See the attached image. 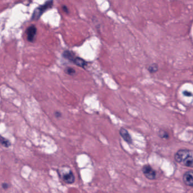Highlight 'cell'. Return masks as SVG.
<instances>
[{
	"instance_id": "cell-16",
	"label": "cell",
	"mask_w": 193,
	"mask_h": 193,
	"mask_svg": "<svg viewBox=\"0 0 193 193\" xmlns=\"http://www.w3.org/2000/svg\"><path fill=\"white\" fill-rule=\"evenodd\" d=\"M2 187L4 190L8 189L9 187V185L7 183H2Z\"/></svg>"
},
{
	"instance_id": "cell-7",
	"label": "cell",
	"mask_w": 193,
	"mask_h": 193,
	"mask_svg": "<svg viewBox=\"0 0 193 193\" xmlns=\"http://www.w3.org/2000/svg\"><path fill=\"white\" fill-rule=\"evenodd\" d=\"M119 134L123 138V139L127 142L128 144H132L133 139L129 133V131L125 128L121 127L119 130Z\"/></svg>"
},
{
	"instance_id": "cell-6",
	"label": "cell",
	"mask_w": 193,
	"mask_h": 193,
	"mask_svg": "<svg viewBox=\"0 0 193 193\" xmlns=\"http://www.w3.org/2000/svg\"><path fill=\"white\" fill-rule=\"evenodd\" d=\"M62 178L63 181L67 184H72L75 182V180L74 173L71 170L63 173Z\"/></svg>"
},
{
	"instance_id": "cell-4",
	"label": "cell",
	"mask_w": 193,
	"mask_h": 193,
	"mask_svg": "<svg viewBox=\"0 0 193 193\" xmlns=\"http://www.w3.org/2000/svg\"><path fill=\"white\" fill-rule=\"evenodd\" d=\"M37 34V28L35 25H31L27 28L26 34L27 38L29 42H34Z\"/></svg>"
},
{
	"instance_id": "cell-13",
	"label": "cell",
	"mask_w": 193,
	"mask_h": 193,
	"mask_svg": "<svg viewBox=\"0 0 193 193\" xmlns=\"http://www.w3.org/2000/svg\"><path fill=\"white\" fill-rule=\"evenodd\" d=\"M159 135L162 139H167L169 138L168 133L167 131H165V130H160V131L159 132Z\"/></svg>"
},
{
	"instance_id": "cell-14",
	"label": "cell",
	"mask_w": 193,
	"mask_h": 193,
	"mask_svg": "<svg viewBox=\"0 0 193 193\" xmlns=\"http://www.w3.org/2000/svg\"><path fill=\"white\" fill-rule=\"evenodd\" d=\"M65 71L66 74L70 75H73L76 73L75 70L72 67H67L66 69L65 70Z\"/></svg>"
},
{
	"instance_id": "cell-10",
	"label": "cell",
	"mask_w": 193,
	"mask_h": 193,
	"mask_svg": "<svg viewBox=\"0 0 193 193\" xmlns=\"http://www.w3.org/2000/svg\"><path fill=\"white\" fill-rule=\"evenodd\" d=\"M63 56L67 60H69L71 62V61L75 57V54L72 52H70L69 50H65L63 53Z\"/></svg>"
},
{
	"instance_id": "cell-1",
	"label": "cell",
	"mask_w": 193,
	"mask_h": 193,
	"mask_svg": "<svg viewBox=\"0 0 193 193\" xmlns=\"http://www.w3.org/2000/svg\"><path fill=\"white\" fill-rule=\"evenodd\" d=\"M53 2L52 1H46L42 5H40L39 7L35 9L32 16V19L38 20L46 10L52 6Z\"/></svg>"
},
{
	"instance_id": "cell-18",
	"label": "cell",
	"mask_w": 193,
	"mask_h": 193,
	"mask_svg": "<svg viewBox=\"0 0 193 193\" xmlns=\"http://www.w3.org/2000/svg\"><path fill=\"white\" fill-rule=\"evenodd\" d=\"M55 116H56L57 118H60V117H61V113L57 112L55 113Z\"/></svg>"
},
{
	"instance_id": "cell-2",
	"label": "cell",
	"mask_w": 193,
	"mask_h": 193,
	"mask_svg": "<svg viewBox=\"0 0 193 193\" xmlns=\"http://www.w3.org/2000/svg\"><path fill=\"white\" fill-rule=\"evenodd\" d=\"M193 155V151L188 149H181L175 155V160L178 163L182 164L189 156Z\"/></svg>"
},
{
	"instance_id": "cell-5",
	"label": "cell",
	"mask_w": 193,
	"mask_h": 193,
	"mask_svg": "<svg viewBox=\"0 0 193 193\" xmlns=\"http://www.w3.org/2000/svg\"><path fill=\"white\" fill-rule=\"evenodd\" d=\"M183 181L187 186H193V173L191 171H187L183 175Z\"/></svg>"
},
{
	"instance_id": "cell-3",
	"label": "cell",
	"mask_w": 193,
	"mask_h": 193,
	"mask_svg": "<svg viewBox=\"0 0 193 193\" xmlns=\"http://www.w3.org/2000/svg\"><path fill=\"white\" fill-rule=\"evenodd\" d=\"M142 171L143 172L144 176L147 179H150V180H154L156 179L157 173L151 165L149 164L144 165L142 168Z\"/></svg>"
},
{
	"instance_id": "cell-12",
	"label": "cell",
	"mask_w": 193,
	"mask_h": 193,
	"mask_svg": "<svg viewBox=\"0 0 193 193\" xmlns=\"http://www.w3.org/2000/svg\"><path fill=\"white\" fill-rule=\"evenodd\" d=\"M148 70L151 73H155L158 71V65L157 63H152L148 67Z\"/></svg>"
},
{
	"instance_id": "cell-17",
	"label": "cell",
	"mask_w": 193,
	"mask_h": 193,
	"mask_svg": "<svg viewBox=\"0 0 193 193\" xmlns=\"http://www.w3.org/2000/svg\"><path fill=\"white\" fill-rule=\"evenodd\" d=\"M62 10H63V11L64 12H65L66 13H69V9H68V8L66 6H65V5H63L62 6Z\"/></svg>"
},
{
	"instance_id": "cell-15",
	"label": "cell",
	"mask_w": 193,
	"mask_h": 193,
	"mask_svg": "<svg viewBox=\"0 0 193 193\" xmlns=\"http://www.w3.org/2000/svg\"><path fill=\"white\" fill-rule=\"evenodd\" d=\"M183 95L185 96H192V93L191 92L187 91H185L184 92H183Z\"/></svg>"
},
{
	"instance_id": "cell-11",
	"label": "cell",
	"mask_w": 193,
	"mask_h": 193,
	"mask_svg": "<svg viewBox=\"0 0 193 193\" xmlns=\"http://www.w3.org/2000/svg\"><path fill=\"white\" fill-rule=\"evenodd\" d=\"M0 143L2 146L6 148L9 147L11 146L10 140H8L6 138L1 136V135H0Z\"/></svg>"
},
{
	"instance_id": "cell-8",
	"label": "cell",
	"mask_w": 193,
	"mask_h": 193,
	"mask_svg": "<svg viewBox=\"0 0 193 193\" xmlns=\"http://www.w3.org/2000/svg\"><path fill=\"white\" fill-rule=\"evenodd\" d=\"M71 62H73L75 65H76L78 66L81 67L83 69L87 66L88 64L87 62L85 60H83L81 57H75L73 60L71 61Z\"/></svg>"
},
{
	"instance_id": "cell-9",
	"label": "cell",
	"mask_w": 193,
	"mask_h": 193,
	"mask_svg": "<svg viewBox=\"0 0 193 193\" xmlns=\"http://www.w3.org/2000/svg\"><path fill=\"white\" fill-rule=\"evenodd\" d=\"M183 165L189 167V168H192L193 165V155L189 156L188 158L186 159V160L182 163Z\"/></svg>"
}]
</instances>
